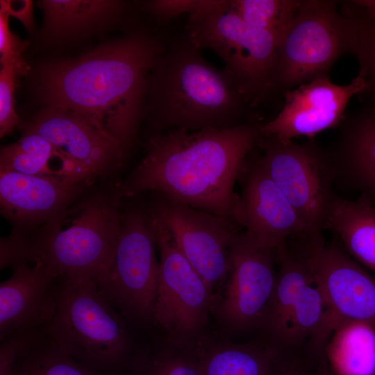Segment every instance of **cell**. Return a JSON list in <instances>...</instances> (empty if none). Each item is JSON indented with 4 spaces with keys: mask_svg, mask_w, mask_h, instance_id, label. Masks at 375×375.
Instances as JSON below:
<instances>
[{
    "mask_svg": "<svg viewBox=\"0 0 375 375\" xmlns=\"http://www.w3.org/2000/svg\"><path fill=\"white\" fill-rule=\"evenodd\" d=\"M158 38L136 32L75 59L48 61L35 74L40 101L102 126L126 148L136 137L148 80L165 49Z\"/></svg>",
    "mask_w": 375,
    "mask_h": 375,
    "instance_id": "obj_1",
    "label": "cell"
},
{
    "mask_svg": "<svg viewBox=\"0 0 375 375\" xmlns=\"http://www.w3.org/2000/svg\"><path fill=\"white\" fill-rule=\"evenodd\" d=\"M28 264L13 266L10 278L0 284V340L44 328L55 316L58 277L40 264Z\"/></svg>",
    "mask_w": 375,
    "mask_h": 375,
    "instance_id": "obj_17",
    "label": "cell"
},
{
    "mask_svg": "<svg viewBox=\"0 0 375 375\" xmlns=\"http://www.w3.org/2000/svg\"><path fill=\"white\" fill-rule=\"evenodd\" d=\"M258 158L313 234L326 227L331 192L328 167L312 143L297 144L262 135Z\"/></svg>",
    "mask_w": 375,
    "mask_h": 375,
    "instance_id": "obj_9",
    "label": "cell"
},
{
    "mask_svg": "<svg viewBox=\"0 0 375 375\" xmlns=\"http://www.w3.org/2000/svg\"><path fill=\"white\" fill-rule=\"evenodd\" d=\"M276 261L279 271L264 323L274 337L283 341L290 314L312 272L307 251L303 256L294 253L287 242L276 249Z\"/></svg>",
    "mask_w": 375,
    "mask_h": 375,
    "instance_id": "obj_22",
    "label": "cell"
},
{
    "mask_svg": "<svg viewBox=\"0 0 375 375\" xmlns=\"http://www.w3.org/2000/svg\"><path fill=\"white\" fill-rule=\"evenodd\" d=\"M276 375H306V374L301 369L294 366Z\"/></svg>",
    "mask_w": 375,
    "mask_h": 375,
    "instance_id": "obj_36",
    "label": "cell"
},
{
    "mask_svg": "<svg viewBox=\"0 0 375 375\" xmlns=\"http://www.w3.org/2000/svg\"><path fill=\"white\" fill-rule=\"evenodd\" d=\"M231 219L261 247L276 250L292 237L315 235L258 159L247 168Z\"/></svg>",
    "mask_w": 375,
    "mask_h": 375,
    "instance_id": "obj_15",
    "label": "cell"
},
{
    "mask_svg": "<svg viewBox=\"0 0 375 375\" xmlns=\"http://www.w3.org/2000/svg\"><path fill=\"white\" fill-rule=\"evenodd\" d=\"M276 251L260 246L245 232L236 235L220 307L222 317L231 327L242 329L264 322L276 282Z\"/></svg>",
    "mask_w": 375,
    "mask_h": 375,
    "instance_id": "obj_13",
    "label": "cell"
},
{
    "mask_svg": "<svg viewBox=\"0 0 375 375\" xmlns=\"http://www.w3.org/2000/svg\"><path fill=\"white\" fill-rule=\"evenodd\" d=\"M187 38L199 49L213 51L224 61L251 108L274 91L273 72L278 37L247 24L226 5L205 14H190Z\"/></svg>",
    "mask_w": 375,
    "mask_h": 375,
    "instance_id": "obj_7",
    "label": "cell"
},
{
    "mask_svg": "<svg viewBox=\"0 0 375 375\" xmlns=\"http://www.w3.org/2000/svg\"><path fill=\"white\" fill-rule=\"evenodd\" d=\"M117 201L93 195L45 222L18 243L27 263H38L60 279H95L110 265L122 231Z\"/></svg>",
    "mask_w": 375,
    "mask_h": 375,
    "instance_id": "obj_4",
    "label": "cell"
},
{
    "mask_svg": "<svg viewBox=\"0 0 375 375\" xmlns=\"http://www.w3.org/2000/svg\"><path fill=\"white\" fill-rule=\"evenodd\" d=\"M152 212L212 292L228 274L230 249L238 233L232 219L169 199Z\"/></svg>",
    "mask_w": 375,
    "mask_h": 375,
    "instance_id": "obj_11",
    "label": "cell"
},
{
    "mask_svg": "<svg viewBox=\"0 0 375 375\" xmlns=\"http://www.w3.org/2000/svg\"><path fill=\"white\" fill-rule=\"evenodd\" d=\"M149 217L160 253L153 320L174 335L192 336L207 322L212 293L162 221L153 212Z\"/></svg>",
    "mask_w": 375,
    "mask_h": 375,
    "instance_id": "obj_10",
    "label": "cell"
},
{
    "mask_svg": "<svg viewBox=\"0 0 375 375\" xmlns=\"http://www.w3.org/2000/svg\"><path fill=\"white\" fill-rule=\"evenodd\" d=\"M42 33L53 39L76 36L102 26L120 15L124 3L110 0H42Z\"/></svg>",
    "mask_w": 375,
    "mask_h": 375,
    "instance_id": "obj_19",
    "label": "cell"
},
{
    "mask_svg": "<svg viewBox=\"0 0 375 375\" xmlns=\"http://www.w3.org/2000/svg\"><path fill=\"white\" fill-rule=\"evenodd\" d=\"M54 157L64 160L56 148L44 138L24 131L16 142L1 148L0 172L62 178L50 168V160Z\"/></svg>",
    "mask_w": 375,
    "mask_h": 375,
    "instance_id": "obj_25",
    "label": "cell"
},
{
    "mask_svg": "<svg viewBox=\"0 0 375 375\" xmlns=\"http://www.w3.org/2000/svg\"><path fill=\"white\" fill-rule=\"evenodd\" d=\"M358 7L362 8L367 17L375 19V0L353 1Z\"/></svg>",
    "mask_w": 375,
    "mask_h": 375,
    "instance_id": "obj_35",
    "label": "cell"
},
{
    "mask_svg": "<svg viewBox=\"0 0 375 375\" xmlns=\"http://www.w3.org/2000/svg\"><path fill=\"white\" fill-rule=\"evenodd\" d=\"M346 152L361 181L375 194V118L358 120L348 134Z\"/></svg>",
    "mask_w": 375,
    "mask_h": 375,
    "instance_id": "obj_27",
    "label": "cell"
},
{
    "mask_svg": "<svg viewBox=\"0 0 375 375\" xmlns=\"http://www.w3.org/2000/svg\"><path fill=\"white\" fill-rule=\"evenodd\" d=\"M50 142L88 179L119 167L126 147L100 124L64 108L47 106L25 126Z\"/></svg>",
    "mask_w": 375,
    "mask_h": 375,
    "instance_id": "obj_12",
    "label": "cell"
},
{
    "mask_svg": "<svg viewBox=\"0 0 375 375\" xmlns=\"http://www.w3.org/2000/svg\"><path fill=\"white\" fill-rule=\"evenodd\" d=\"M316 375H334L326 362L320 365Z\"/></svg>",
    "mask_w": 375,
    "mask_h": 375,
    "instance_id": "obj_37",
    "label": "cell"
},
{
    "mask_svg": "<svg viewBox=\"0 0 375 375\" xmlns=\"http://www.w3.org/2000/svg\"><path fill=\"white\" fill-rule=\"evenodd\" d=\"M299 0H230L228 8L249 26L280 35L291 23Z\"/></svg>",
    "mask_w": 375,
    "mask_h": 375,
    "instance_id": "obj_26",
    "label": "cell"
},
{
    "mask_svg": "<svg viewBox=\"0 0 375 375\" xmlns=\"http://www.w3.org/2000/svg\"><path fill=\"white\" fill-rule=\"evenodd\" d=\"M203 375H276L293 366L273 348L227 344L199 357Z\"/></svg>",
    "mask_w": 375,
    "mask_h": 375,
    "instance_id": "obj_23",
    "label": "cell"
},
{
    "mask_svg": "<svg viewBox=\"0 0 375 375\" xmlns=\"http://www.w3.org/2000/svg\"><path fill=\"white\" fill-rule=\"evenodd\" d=\"M86 181L0 172L1 213L21 226L46 222L69 208Z\"/></svg>",
    "mask_w": 375,
    "mask_h": 375,
    "instance_id": "obj_18",
    "label": "cell"
},
{
    "mask_svg": "<svg viewBox=\"0 0 375 375\" xmlns=\"http://www.w3.org/2000/svg\"><path fill=\"white\" fill-rule=\"evenodd\" d=\"M22 57L1 65L0 71V136L9 135L18 125L19 119L15 109V91L17 78L26 72Z\"/></svg>",
    "mask_w": 375,
    "mask_h": 375,
    "instance_id": "obj_28",
    "label": "cell"
},
{
    "mask_svg": "<svg viewBox=\"0 0 375 375\" xmlns=\"http://www.w3.org/2000/svg\"><path fill=\"white\" fill-rule=\"evenodd\" d=\"M371 115L375 118V112H374Z\"/></svg>",
    "mask_w": 375,
    "mask_h": 375,
    "instance_id": "obj_38",
    "label": "cell"
},
{
    "mask_svg": "<svg viewBox=\"0 0 375 375\" xmlns=\"http://www.w3.org/2000/svg\"><path fill=\"white\" fill-rule=\"evenodd\" d=\"M253 117L228 128L177 129L148 141L146 154L113 195L117 201L145 190L231 219L235 182L262 137Z\"/></svg>",
    "mask_w": 375,
    "mask_h": 375,
    "instance_id": "obj_2",
    "label": "cell"
},
{
    "mask_svg": "<svg viewBox=\"0 0 375 375\" xmlns=\"http://www.w3.org/2000/svg\"><path fill=\"white\" fill-rule=\"evenodd\" d=\"M156 247L148 215L138 209L122 215V231L113 260L94 279L100 292L122 314L153 320L159 269Z\"/></svg>",
    "mask_w": 375,
    "mask_h": 375,
    "instance_id": "obj_8",
    "label": "cell"
},
{
    "mask_svg": "<svg viewBox=\"0 0 375 375\" xmlns=\"http://www.w3.org/2000/svg\"><path fill=\"white\" fill-rule=\"evenodd\" d=\"M367 88V83L359 75L344 85L333 83L328 76L313 79L284 93L283 109L262 125V133L283 142L300 136L312 140L319 133L339 125L350 99Z\"/></svg>",
    "mask_w": 375,
    "mask_h": 375,
    "instance_id": "obj_14",
    "label": "cell"
},
{
    "mask_svg": "<svg viewBox=\"0 0 375 375\" xmlns=\"http://www.w3.org/2000/svg\"><path fill=\"white\" fill-rule=\"evenodd\" d=\"M200 51L187 36L176 40L150 73L146 110L160 133L234 127L251 108L228 73L210 65Z\"/></svg>",
    "mask_w": 375,
    "mask_h": 375,
    "instance_id": "obj_3",
    "label": "cell"
},
{
    "mask_svg": "<svg viewBox=\"0 0 375 375\" xmlns=\"http://www.w3.org/2000/svg\"><path fill=\"white\" fill-rule=\"evenodd\" d=\"M56 296V311L47 330L64 353L94 372L124 362L131 348L127 328L94 279H60Z\"/></svg>",
    "mask_w": 375,
    "mask_h": 375,
    "instance_id": "obj_6",
    "label": "cell"
},
{
    "mask_svg": "<svg viewBox=\"0 0 375 375\" xmlns=\"http://www.w3.org/2000/svg\"><path fill=\"white\" fill-rule=\"evenodd\" d=\"M338 1L299 0L293 19L277 40L274 90L284 92L328 76L333 65L358 49V21Z\"/></svg>",
    "mask_w": 375,
    "mask_h": 375,
    "instance_id": "obj_5",
    "label": "cell"
},
{
    "mask_svg": "<svg viewBox=\"0 0 375 375\" xmlns=\"http://www.w3.org/2000/svg\"><path fill=\"white\" fill-rule=\"evenodd\" d=\"M327 226L339 235L347 251L375 276V206L366 197L353 201L334 197Z\"/></svg>",
    "mask_w": 375,
    "mask_h": 375,
    "instance_id": "obj_20",
    "label": "cell"
},
{
    "mask_svg": "<svg viewBox=\"0 0 375 375\" xmlns=\"http://www.w3.org/2000/svg\"><path fill=\"white\" fill-rule=\"evenodd\" d=\"M12 1H0V10L6 12L9 16L17 18L29 31L34 28L33 15V1L29 0L19 1L18 3Z\"/></svg>",
    "mask_w": 375,
    "mask_h": 375,
    "instance_id": "obj_34",
    "label": "cell"
},
{
    "mask_svg": "<svg viewBox=\"0 0 375 375\" xmlns=\"http://www.w3.org/2000/svg\"><path fill=\"white\" fill-rule=\"evenodd\" d=\"M326 357L334 375H375V325L341 321L328 339Z\"/></svg>",
    "mask_w": 375,
    "mask_h": 375,
    "instance_id": "obj_21",
    "label": "cell"
},
{
    "mask_svg": "<svg viewBox=\"0 0 375 375\" xmlns=\"http://www.w3.org/2000/svg\"><path fill=\"white\" fill-rule=\"evenodd\" d=\"M9 15L0 10V62L3 65L22 56L28 42L21 41L10 29Z\"/></svg>",
    "mask_w": 375,
    "mask_h": 375,
    "instance_id": "obj_33",
    "label": "cell"
},
{
    "mask_svg": "<svg viewBox=\"0 0 375 375\" xmlns=\"http://www.w3.org/2000/svg\"><path fill=\"white\" fill-rule=\"evenodd\" d=\"M350 9L358 25V49L356 53L360 65L358 75L367 83L365 92L372 90L375 92V19L368 17L367 19H360L351 7Z\"/></svg>",
    "mask_w": 375,
    "mask_h": 375,
    "instance_id": "obj_30",
    "label": "cell"
},
{
    "mask_svg": "<svg viewBox=\"0 0 375 375\" xmlns=\"http://www.w3.org/2000/svg\"><path fill=\"white\" fill-rule=\"evenodd\" d=\"M146 8L160 22H165L183 13H196L202 8V0H153Z\"/></svg>",
    "mask_w": 375,
    "mask_h": 375,
    "instance_id": "obj_32",
    "label": "cell"
},
{
    "mask_svg": "<svg viewBox=\"0 0 375 375\" xmlns=\"http://www.w3.org/2000/svg\"><path fill=\"white\" fill-rule=\"evenodd\" d=\"M307 256L338 321L375 325V276L338 248L324 245L320 235L310 238Z\"/></svg>",
    "mask_w": 375,
    "mask_h": 375,
    "instance_id": "obj_16",
    "label": "cell"
},
{
    "mask_svg": "<svg viewBox=\"0 0 375 375\" xmlns=\"http://www.w3.org/2000/svg\"><path fill=\"white\" fill-rule=\"evenodd\" d=\"M135 375H203L199 358L160 353L140 362Z\"/></svg>",
    "mask_w": 375,
    "mask_h": 375,
    "instance_id": "obj_29",
    "label": "cell"
},
{
    "mask_svg": "<svg viewBox=\"0 0 375 375\" xmlns=\"http://www.w3.org/2000/svg\"><path fill=\"white\" fill-rule=\"evenodd\" d=\"M43 328L15 333L1 340L0 375H11L19 357Z\"/></svg>",
    "mask_w": 375,
    "mask_h": 375,
    "instance_id": "obj_31",
    "label": "cell"
},
{
    "mask_svg": "<svg viewBox=\"0 0 375 375\" xmlns=\"http://www.w3.org/2000/svg\"><path fill=\"white\" fill-rule=\"evenodd\" d=\"M11 375H97L64 353L44 328L19 357Z\"/></svg>",
    "mask_w": 375,
    "mask_h": 375,
    "instance_id": "obj_24",
    "label": "cell"
}]
</instances>
